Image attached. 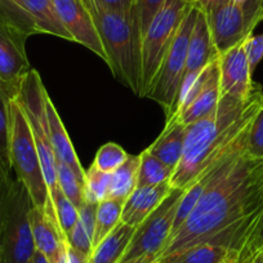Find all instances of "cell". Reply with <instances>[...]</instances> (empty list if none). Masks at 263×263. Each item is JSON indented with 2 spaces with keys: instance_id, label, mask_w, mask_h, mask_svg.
<instances>
[{
  "instance_id": "25",
  "label": "cell",
  "mask_w": 263,
  "mask_h": 263,
  "mask_svg": "<svg viewBox=\"0 0 263 263\" xmlns=\"http://www.w3.org/2000/svg\"><path fill=\"white\" fill-rule=\"evenodd\" d=\"M124 203L125 201L107 197L98 204L97 212H96V226L92 242L93 249L120 223Z\"/></svg>"
},
{
  "instance_id": "38",
  "label": "cell",
  "mask_w": 263,
  "mask_h": 263,
  "mask_svg": "<svg viewBox=\"0 0 263 263\" xmlns=\"http://www.w3.org/2000/svg\"><path fill=\"white\" fill-rule=\"evenodd\" d=\"M27 263H49V260L47 259V257L43 253H40L39 250H35L34 255L30 258V260Z\"/></svg>"
},
{
  "instance_id": "33",
  "label": "cell",
  "mask_w": 263,
  "mask_h": 263,
  "mask_svg": "<svg viewBox=\"0 0 263 263\" xmlns=\"http://www.w3.org/2000/svg\"><path fill=\"white\" fill-rule=\"evenodd\" d=\"M13 181L9 173H7L0 165V245H2V235H3L4 223H6L7 213H8L9 197Z\"/></svg>"
},
{
  "instance_id": "37",
  "label": "cell",
  "mask_w": 263,
  "mask_h": 263,
  "mask_svg": "<svg viewBox=\"0 0 263 263\" xmlns=\"http://www.w3.org/2000/svg\"><path fill=\"white\" fill-rule=\"evenodd\" d=\"M231 0H196L192 6L196 7L197 9H200L203 12H208L211 9L216 8V7L222 6L224 3H229Z\"/></svg>"
},
{
  "instance_id": "17",
  "label": "cell",
  "mask_w": 263,
  "mask_h": 263,
  "mask_svg": "<svg viewBox=\"0 0 263 263\" xmlns=\"http://www.w3.org/2000/svg\"><path fill=\"white\" fill-rule=\"evenodd\" d=\"M218 55L212 40L208 20L205 13L197 9L194 29L191 31L187 52L186 74L200 71ZM184 74V75H186Z\"/></svg>"
},
{
  "instance_id": "35",
  "label": "cell",
  "mask_w": 263,
  "mask_h": 263,
  "mask_svg": "<svg viewBox=\"0 0 263 263\" xmlns=\"http://www.w3.org/2000/svg\"><path fill=\"white\" fill-rule=\"evenodd\" d=\"M247 54L252 72H254L258 63L263 60V34L252 35L247 40Z\"/></svg>"
},
{
  "instance_id": "26",
  "label": "cell",
  "mask_w": 263,
  "mask_h": 263,
  "mask_svg": "<svg viewBox=\"0 0 263 263\" xmlns=\"http://www.w3.org/2000/svg\"><path fill=\"white\" fill-rule=\"evenodd\" d=\"M174 171L166 164L159 160L146 148L141 154L140 169H138L137 187L158 186V184L171 182Z\"/></svg>"
},
{
  "instance_id": "16",
  "label": "cell",
  "mask_w": 263,
  "mask_h": 263,
  "mask_svg": "<svg viewBox=\"0 0 263 263\" xmlns=\"http://www.w3.org/2000/svg\"><path fill=\"white\" fill-rule=\"evenodd\" d=\"M45 108H47L48 126H49V140L52 143L53 151H54L55 159H57V161L69 165L77 173V176L84 182L85 171L80 164L77 151L72 146L71 140L67 135V130H66L65 125L60 118V114H58L55 106L53 105L49 95L47 96V100H45Z\"/></svg>"
},
{
  "instance_id": "11",
  "label": "cell",
  "mask_w": 263,
  "mask_h": 263,
  "mask_svg": "<svg viewBox=\"0 0 263 263\" xmlns=\"http://www.w3.org/2000/svg\"><path fill=\"white\" fill-rule=\"evenodd\" d=\"M247 40L219 54L221 96L247 100L257 87V83L252 79L253 72L247 54Z\"/></svg>"
},
{
  "instance_id": "22",
  "label": "cell",
  "mask_w": 263,
  "mask_h": 263,
  "mask_svg": "<svg viewBox=\"0 0 263 263\" xmlns=\"http://www.w3.org/2000/svg\"><path fill=\"white\" fill-rule=\"evenodd\" d=\"M141 155H129L123 165L110 174L107 197L125 201L137 187Z\"/></svg>"
},
{
  "instance_id": "18",
  "label": "cell",
  "mask_w": 263,
  "mask_h": 263,
  "mask_svg": "<svg viewBox=\"0 0 263 263\" xmlns=\"http://www.w3.org/2000/svg\"><path fill=\"white\" fill-rule=\"evenodd\" d=\"M30 221L36 250L43 253L49 263L62 262L66 239L62 237L57 227L48 219L44 212L35 206H32L30 213Z\"/></svg>"
},
{
  "instance_id": "43",
  "label": "cell",
  "mask_w": 263,
  "mask_h": 263,
  "mask_svg": "<svg viewBox=\"0 0 263 263\" xmlns=\"http://www.w3.org/2000/svg\"><path fill=\"white\" fill-rule=\"evenodd\" d=\"M231 2H234V3H244L247 0H231Z\"/></svg>"
},
{
  "instance_id": "39",
  "label": "cell",
  "mask_w": 263,
  "mask_h": 263,
  "mask_svg": "<svg viewBox=\"0 0 263 263\" xmlns=\"http://www.w3.org/2000/svg\"><path fill=\"white\" fill-rule=\"evenodd\" d=\"M219 263H239V253L237 252H230L229 254H227V257L224 258L223 260H221Z\"/></svg>"
},
{
  "instance_id": "23",
  "label": "cell",
  "mask_w": 263,
  "mask_h": 263,
  "mask_svg": "<svg viewBox=\"0 0 263 263\" xmlns=\"http://www.w3.org/2000/svg\"><path fill=\"white\" fill-rule=\"evenodd\" d=\"M98 204L85 203L79 209V218L67 236V242L74 249L89 258L92 254V242L96 226V212Z\"/></svg>"
},
{
  "instance_id": "14",
  "label": "cell",
  "mask_w": 263,
  "mask_h": 263,
  "mask_svg": "<svg viewBox=\"0 0 263 263\" xmlns=\"http://www.w3.org/2000/svg\"><path fill=\"white\" fill-rule=\"evenodd\" d=\"M221 100V87H219V54L212 61L211 72L201 89L197 92L194 100L184 108H182L176 116L168 120H177L184 125H191L216 110Z\"/></svg>"
},
{
  "instance_id": "21",
  "label": "cell",
  "mask_w": 263,
  "mask_h": 263,
  "mask_svg": "<svg viewBox=\"0 0 263 263\" xmlns=\"http://www.w3.org/2000/svg\"><path fill=\"white\" fill-rule=\"evenodd\" d=\"M135 231V227L120 222L116 229L93 249L88 263H119Z\"/></svg>"
},
{
  "instance_id": "28",
  "label": "cell",
  "mask_w": 263,
  "mask_h": 263,
  "mask_svg": "<svg viewBox=\"0 0 263 263\" xmlns=\"http://www.w3.org/2000/svg\"><path fill=\"white\" fill-rule=\"evenodd\" d=\"M57 181L61 191L79 211L85 204L84 182L69 165L57 161Z\"/></svg>"
},
{
  "instance_id": "31",
  "label": "cell",
  "mask_w": 263,
  "mask_h": 263,
  "mask_svg": "<svg viewBox=\"0 0 263 263\" xmlns=\"http://www.w3.org/2000/svg\"><path fill=\"white\" fill-rule=\"evenodd\" d=\"M53 208H54L55 217H57L58 226H60V231L62 236L67 240V236L71 232L72 227L77 223L78 218H79V211L77 206L63 195L61 191L58 196L53 200Z\"/></svg>"
},
{
  "instance_id": "15",
  "label": "cell",
  "mask_w": 263,
  "mask_h": 263,
  "mask_svg": "<svg viewBox=\"0 0 263 263\" xmlns=\"http://www.w3.org/2000/svg\"><path fill=\"white\" fill-rule=\"evenodd\" d=\"M169 182L158 186L136 187L124 203L121 222L137 229L172 192Z\"/></svg>"
},
{
  "instance_id": "36",
  "label": "cell",
  "mask_w": 263,
  "mask_h": 263,
  "mask_svg": "<svg viewBox=\"0 0 263 263\" xmlns=\"http://www.w3.org/2000/svg\"><path fill=\"white\" fill-rule=\"evenodd\" d=\"M105 8L120 12H135V0H95Z\"/></svg>"
},
{
  "instance_id": "7",
  "label": "cell",
  "mask_w": 263,
  "mask_h": 263,
  "mask_svg": "<svg viewBox=\"0 0 263 263\" xmlns=\"http://www.w3.org/2000/svg\"><path fill=\"white\" fill-rule=\"evenodd\" d=\"M196 14V7L190 6L179 25L173 43L161 62L153 85L146 95V97L151 98L163 107L168 119L176 111L179 89H181L182 82L186 74L189 42L191 31L194 29Z\"/></svg>"
},
{
  "instance_id": "29",
  "label": "cell",
  "mask_w": 263,
  "mask_h": 263,
  "mask_svg": "<svg viewBox=\"0 0 263 263\" xmlns=\"http://www.w3.org/2000/svg\"><path fill=\"white\" fill-rule=\"evenodd\" d=\"M110 174L103 173L95 165L85 171L84 177V200L88 204H100L108 195Z\"/></svg>"
},
{
  "instance_id": "30",
  "label": "cell",
  "mask_w": 263,
  "mask_h": 263,
  "mask_svg": "<svg viewBox=\"0 0 263 263\" xmlns=\"http://www.w3.org/2000/svg\"><path fill=\"white\" fill-rule=\"evenodd\" d=\"M128 156L129 154H126V151L121 146L108 142L106 145L101 146L100 150L97 151L93 165L100 169L101 172H103V173L111 174L119 166L125 163Z\"/></svg>"
},
{
  "instance_id": "10",
  "label": "cell",
  "mask_w": 263,
  "mask_h": 263,
  "mask_svg": "<svg viewBox=\"0 0 263 263\" xmlns=\"http://www.w3.org/2000/svg\"><path fill=\"white\" fill-rule=\"evenodd\" d=\"M183 194L184 190H172L165 200L136 229L119 263H128L148 255L159 258L171 237L177 209Z\"/></svg>"
},
{
  "instance_id": "2",
  "label": "cell",
  "mask_w": 263,
  "mask_h": 263,
  "mask_svg": "<svg viewBox=\"0 0 263 263\" xmlns=\"http://www.w3.org/2000/svg\"><path fill=\"white\" fill-rule=\"evenodd\" d=\"M263 106L259 84L247 100L221 96L213 112L187 125L183 154L171 178L172 189L186 190L248 148L252 124Z\"/></svg>"
},
{
  "instance_id": "40",
  "label": "cell",
  "mask_w": 263,
  "mask_h": 263,
  "mask_svg": "<svg viewBox=\"0 0 263 263\" xmlns=\"http://www.w3.org/2000/svg\"><path fill=\"white\" fill-rule=\"evenodd\" d=\"M156 259H158V258H156V257H153V255H148V257L138 258V259L132 260V262H128V263H154Z\"/></svg>"
},
{
  "instance_id": "20",
  "label": "cell",
  "mask_w": 263,
  "mask_h": 263,
  "mask_svg": "<svg viewBox=\"0 0 263 263\" xmlns=\"http://www.w3.org/2000/svg\"><path fill=\"white\" fill-rule=\"evenodd\" d=\"M22 6L39 34H49L72 42L71 35L61 22L52 0H22Z\"/></svg>"
},
{
  "instance_id": "27",
  "label": "cell",
  "mask_w": 263,
  "mask_h": 263,
  "mask_svg": "<svg viewBox=\"0 0 263 263\" xmlns=\"http://www.w3.org/2000/svg\"><path fill=\"white\" fill-rule=\"evenodd\" d=\"M232 250L216 244H205L196 245L181 254L176 255L173 258L165 259V263H219L227 257ZM163 260V259H161Z\"/></svg>"
},
{
  "instance_id": "9",
  "label": "cell",
  "mask_w": 263,
  "mask_h": 263,
  "mask_svg": "<svg viewBox=\"0 0 263 263\" xmlns=\"http://www.w3.org/2000/svg\"><path fill=\"white\" fill-rule=\"evenodd\" d=\"M204 13L214 48L218 54H222L252 36L253 30L263 20V0L229 2Z\"/></svg>"
},
{
  "instance_id": "5",
  "label": "cell",
  "mask_w": 263,
  "mask_h": 263,
  "mask_svg": "<svg viewBox=\"0 0 263 263\" xmlns=\"http://www.w3.org/2000/svg\"><path fill=\"white\" fill-rule=\"evenodd\" d=\"M47 96L48 92L43 84L39 72L31 69L21 79L14 97L21 105L31 128L40 165L44 174L50 201L53 204V200L58 196L61 189L57 181V159L49 140V126L45 108Z\"/></svg>"
},
{
  "instance_id": "4",
  "label": "cell",
  "mask_w": 263,
  "mask_h": 263,
  "mask_svg": "<svg viewBox=\"0 0 263 263\" xmlns=\"http://www.w3.org/2000/svg\"><path fill=\"white\" fill-rule=\"evenodd\" d=\"M9 111H11L9 148H11L12 169H14L16 172L17 179L21 181L29 191L35 208L44 212L48 219L60 231L54 208L50 201L49 192H48L44 174H43L42 165H40V159L37 155L36 146H35L34 136H32L26 115H25L21 105L17 102L16 97L11 100Z\"/></svg>"
},
{
  "instance_id": "34",
  "label": "cell",
  "mask_w": 263,
  "mask_h": 263,
  "mask_svg": "<svg viewBox=\"0 0 263 263\" xmlns=\"http://www.w3.org/2000/svg\"><path fill=\"white\" fill-rule=\"evenodd\" d=\"M248 151L254 156H263V106L258 111L250 128Z\"/></svg>"
},
{
  "instance_id": "24",
  "label": "cell",
  "mask_w": 263,
  "mask_h": 263,
  "mask_svg": "<svg viewBox=\"0 0 263 263\" xmlns=\"http://www.w3.org/2000/svg\"><path fill=\"white\" fill-rule=\"evenodd\" d=\"M17 88L11 87L0 80V165L7 173H11V111L9 103L14 97Z\"/></svg>"
},
{
  "instance_id": "8",
  "label": "cell",
  "mask_w": 263,
  "mask_h": 263,
  "mask_svg": "<svg viewBox=\"0 0 263 263\" xmlns=\"http://www.w3.org/2000/svg\"><path fill=\"white\" fill-rule=\"evenodd\" d=\"M32 206L34 204L24 183L18 179L13 181L2 235L0 263H27L34 255L36 248L30 221Z\"/></svg>"
},
{
  "instance_id": "12",
  "label": "cell",
  "mask_w": 263,
  "mask_h": 263,
  "mask_svg": "<svg viewBox=\"0 0 263 263\" xmlns=\"http://www.w3.org/2000/svg\"><path fill=\"white\" fill-rule=\"evenodd\" d=\"M61 22L71 35L72 42L79 43L107 62L93 17L83 0H52Z\"/></svg>"
},
{
  "instance_id": "44",
  "label": "cell",
  "mask_w": 263,
  "mask_h": 263,
  "mask_svg": "<svg viewBox=\"0 0 263 263\" xmlns=\"http://www.w3.org/2000/svg\"><path fill=\"white\" fill-rule=\"evenodd\" d=\"M154 263H165V262H164V260H161V259H156Z\"/></svg>"
},
{
  "instance_id": "32",
  "label": "cell",
  "mask_w": 263,
  "mask_h": 263,
  "mask_svg": "<svg viewBox=\"0 0 263 263\" xmlns=\"http://www.w3.org/2000/svg\"><path fill=\"white\" fill-rule=\"evenodd\" d=\"M165 0H135V14L140 26L141 35H145L148 25L163 6Z\"/></svg>"
},
{
  "instance_id": "42",
  "label": "cell",
  "mask_w": 263,
  "mask_h": 263,
  "mask_svg": "<svg viewBox=\"0 0 263 263\" xmlns=\"http://www.w3.org/2000/svg\"><path fill=\"white\" fill-rule=\"evenodd\" d=\"M184 2H186L187 4H190V6H192V4H194L196 0H184Z\"/></svg>"
},
{
  "instance_id": "3",
  "label": "cell",
  "mask_w": 263,
  "mask_h": 263,
  "mask_svg": "<svg viewBox=\"0 0 263 263\" xmlns=\"http://www.w3.org/2000/svg\"><path fill=\"white\" fill-rule=\"evenodd\" d=\"M83 3L92 14L114 77L140 96L142 35L135 12L105 8L95 0Z\"/></svg>"
},
{
  "instance_id": "13",
  "label": "cell",
  "mask_w": 263,
  "mask_h": 263,
  "mask_svg": "<svg viewBox=\"0 0 263 263\" xmlns=\"http://www.w3.org/2000/svg\"><path fill=\"white\" fill-rule=\"evenodd\" d=\"M27 35L0 24V80L17 88L22 78L31 70L27 60Z\"/></svg>"
},
{
  "instance_id": "41",
  "label": "cell",
  "mask_w": 263,
  "mask_h": 263,
  "mask_svg": "<svg viewBox=\"0 0 263 263\" xmlns=\"http://www.w3.org/2000/svg\"><path fill=\"white\" fill-rule=\"evenodd\" d=\"M263 241V218H262V223H260V232H259V237H258V241H257V245H255V247H258V245L260 244V242ZM254 247V248H255ZM254 248H253V249H254ZM252 249V250H253ZM248 254V253H247Z\"/></svg>"
},
{
  "instance_id": "6",
  "label": "cell",
  "mask_w": 263,
  "mask_h": 263,
  "mask_svg": "<svg viewBox=\"0 0 263 263\" xmlns=\"http://www.w3.org/2000/svg\"><path fill=\"white\" fill-rule=\"evenodd\" d=\"M184 0H165L148 25L141 48V95L146 97L189 9Z\"/></svg>"
},
{
  "instance_id": "19",
  "label": "cell",
  "mask_w": 263,
  "mask_h": 263,
  "mask_svg": "<svg viewBox=\"0 0 263 263\" xmlns=\"http://www.w3.org/2000/svg\"><path fill=\"white\" fill-rule=\"evenodd\" d=\"M187 125L177 120H168L161 135L147 148L155 158L176 171L183 154Z\"/></svg>"
},
{
  "instance_id": "1",
  "label": "cell",
  "mask_w": 263,
  "mask_h": 263,
  "mask_svg": "<svg viewBox=\"0 0 263 263\" xmlns=\"http://www.w3.org/2000/svg\"><path fill=\"white\" fill-rule=\"evenodd\" d=\"M262 218L263 156L245 148L212 179L158 259H169L205 242L237 252L240 258L257 245Z\"/></svg>"
}]
</instances>
